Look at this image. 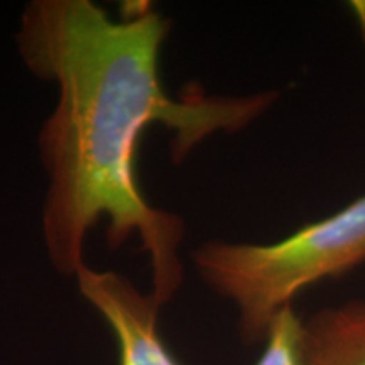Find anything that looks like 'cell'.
I'll return each mask as SVG.
<instances>
[{"instance_id":"cell-4","label":"cell","mask_w":365,"mask_h":365,"mask_svg":"<svg viewBox=\"0 0 365 365\" xmlns=\"http://www.w3.org/2000/svg\"><path fill=\"white\" fill-rule=\"evenodd\" d=\"M304 364L365 365V301L325 308L304 322Z\"/></svg>"},{"instance_id":"cell-6","label":"cell","mask_w":365,"mask_h":365,"mask_svg":"<svg viewBox=\"0 0 365 365\" xmlns=\"http://www.w3.org/2000/svg\"><path fill=\"white\" fill-rule=\"evenodd\" d=\"M346 11L352 14L365 51V0H350L346 2Z\"/></svg>"},{"instance_id":"cell-2","label":"cell","mask_w":365,"mask_h":365,"mask_svg":"<svg viewBox=\"0 0 365 365\" xmlns=\"http://www.w3.org/2000/svg\"><path fill=\"white\" fill-rule=\"evenodd\" d=\"M191 261L215 293L235 304L242 336L264 340L274 317L301 291L365 264V193L281 240H210Z\"/></svg>"},{"instance_id":"cell-1","label":"cell","mask_w":365,"mask_h":365,"mask_svg":"<svg viewBox=\"0 0 365 365\" xmlns=\"http://www.w3.org/2000/svg\"><path fill=\"white\" fill-rule=\"evenodd\" d=\"M170 27L143 2L113 19L91 0H33L16 34L24 65L58 88L38 139L49 180L43 237L51 264L75 276L86 235L107 218L112 249L139 237L161 307L182 282L185 223L140 190L135 158L144 132L154 124L171 130V156L180 163L208 137L247 129L279 98L277 90L220 97L203 88L171 97L159 71Z\"/></svg>"},{"instance_id":"cell-5","label":"cell","mask_w":365,"mask_h":365,"mask_svg":"<svg viewBox=\"0 0 365 365\" xmlns=\"http://www.w3.org/2000/svg\"><path fill=\"white\" fill-rule=\"evenodd\" d=\"M264 341V350L255 365H307L304 319L298 317L293 304L274 317Z\"/></svg>"},{"instance_id":"cell-3","label":"cell","mask_w":365,"mask_h":365,"mask_svg":"<svg viewBox=\"0 0 365 365\" xmlns=\"http://www.w3.org/2000/svg\"><path fill=\"white\" fill-rule=\"evenodd\" d=\"M75 276L80 294L102 314L115 336L118 365H181L159 331L161 303L153 294H143L120 274L95 271L86 264Z\"/></svg>"}]
</instances>
